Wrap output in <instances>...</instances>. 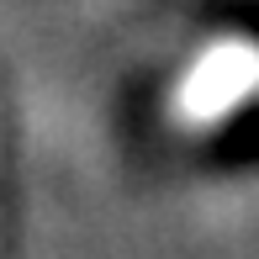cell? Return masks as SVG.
I'll use <instances>...</instances> for the list:
<instances>
[{
	"label": "cell",
	"mask_w": 259,
	"mask_h": 259,
	"mask_svg": "<svg viewBox=\"0 0 259 259\" xmlns=\"http://www.w3.org/2000/svg\"><path fill=\"white\" fill-rule=\"evenodd\" d=\"M259 90V48L254 42H217L196 58V69L175 90V122L180 127H211L243 106Z\"/></svg>",
	"instance_id": "obj_1"
}]
</instances>
